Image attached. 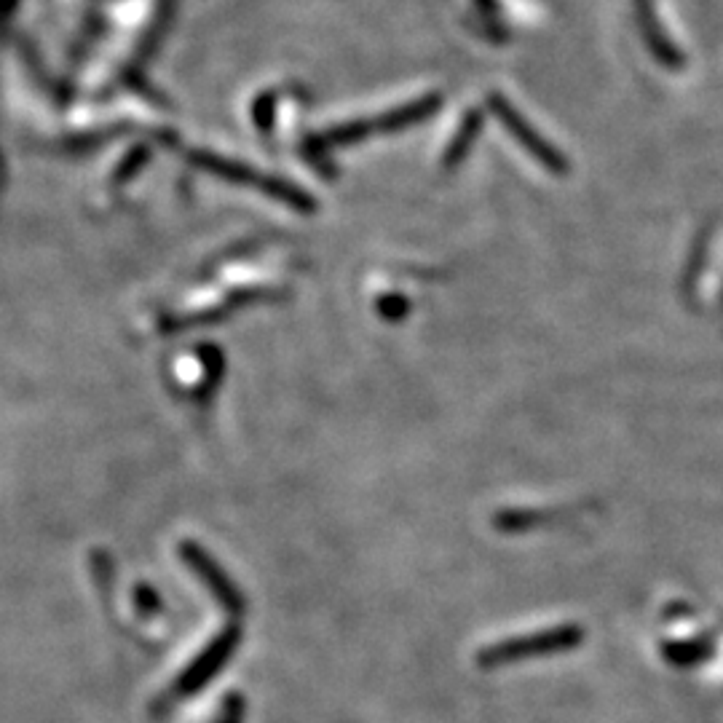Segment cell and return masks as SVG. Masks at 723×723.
I'll return each mask as SVG.
<instances>
[{"label": "cell", "mask_w": 723, "mask_h": 723, "mask_svg": "<svg viewBox=\"0 0 723 723\" xmlns=\"http://www.w3.org/2000/svg\"><path fill=\"white\" fill-rule=\"evenodd\" d=\"M191 161L196 164L199 169L209 172V175L215 177H223L228 183L233 185H250L255 191H263L266 196L271 199L282 201L287 207H292L295 212H314L316 204L314 199L308 196L306 191H300L298 185L287 183L282 177H271V175H263V172H255L252 167L247 164H239V161H231V158H223V156H215V153H207V150H196L191 153Z\"/></svg>", "instance_id": "6da1fadb"}, {"label": "cell", "mask_w": 723, "mask_h": 723, "mask_svg": "<svg viewBox=\"0 0 723 723\" xmlns=\"http://www.w3.org/2000/svg\"><path fill=\"white\" fill-rule=\"evenodd\" d=\"M180 557L191 566L193 574L204 582V587L220 600V606H223L225 611H231V614H241V611H244V598H241L239 587L223 574V568L217 566L215 560L201 549V544H196V541H183V544H180Z\"/></svg>", "instance_id": "7a4b0ae2"}, {"label": "cell", "mask_w": 723, "mask_h": 723, "mask_svg": "<svg viewBox=\"0 0 723 723\" xmlns=\"http://www.w3.org/2000/svg\"><path fill=\"white\" fill-rule=\"evenodd\" d=\"M239 635L241 630L239 627H225L220 635H217L212 643H209L207 649H204V654H201L196 662H193L188 670H185L183 675V681H180V689L183 691H193V689H199V686H204V683L212 678V675L220 670V665H223L225 659H228V654L233 651V646L239 643Z\"/></svg>", "instance_id": "3957f363"}, {"label": "cell", "mask_w": 723, "mask_h": 723, "mask_svg": "<svg viewBox=\"0 0 723 723\" xmlns=\"http://www.w3.org/2000/svg\"><path fill=\"white\" fill-rule=\"evenodd\" d=\"M488 105H491V110H496V116L501 118V124L507 126L509 132L515 134L517 140L523 142L525 148L531 150L533 156L539 158L541 164H547V167L552 169H560L563 164H560V156H555V150H549L544 142H541V137L536 132H533L531 126L525 124L523 116L517 113V110H512L507 105V100L501 97V94H491V100H488Z\"/></svg>", "instance_id": "277c9868"}, {"label": "cell", "mask_w": 723, "mask_h": 723, "mask_svg": "<svg viewBox=\"0 0 723 723\" xmlns=\"http://www.w3.org/2000/svg\"><path fill=\"white\" fill-rule=\"evenodd\" d=\"M437 108H440V94H429L424 100L413 102V105H402V108L391 110V113L381 116L375 121V129H383V132H399V129H405V126L421 124V121L432 116Z\"/></svg>", "instance_id": "5b68a950"}, {"label": "cell", "mask_w": 723, "mask_h": 723, "mask_svg": "<svg viewBox=\"0 0 723 723\" xmlns=\"http://www.w3.org/2000/svg\"><path fill=\"white\" fill-rule=\"evenodd\" d=\"M480 132V113H469V116L464 118V124H461V129L456 132V137H453V142L448 145V150H445V167H456L458 161L466 156V150L472 148V142H474V134Z\"/></svg>", "instance_id": "8992f818"}, {"label": "cell", "mask_w": 723, "mask_h": 723, "mask_svg": "<svg viewBox=\"0 0 723 723\" xmlns=\"http://www.w3.org/2000/svg\"><path fill=\"white\" fill-rule=\"evenodd\" d=\"M145 158H148V148H145V145H137V148H134L132 153L124 158V164L118 167L116 180H126V177H132L134 172L145 164Z\"/></svg>", "instance_id": "52a82bcc"}, {"label": "cell", "mask_w": 723, "mask_h": 723, "mask_svg": "<svg viewBox=\"0 0 723 723\" xmlns=\"http://www.w3.org/2000/svg\"><path fill=\"white\" fill-rule=\"evenodd\" d=\"M134 600H137V608H140L142 614H148V611H153V608L158 606L156 592H153V587H148V584H140V587H137Z\"/></svg>", "instance_id": "ba28073f"}, {"label": "cell", "mask_w": 723, "mask_h": 723, "mask_svg": "<svg viewBox=\"0 0 723 723\" xmlns=\"http://www.w3.org/2000/svg\"><path fill=\"white\" fill-rule=\"evenodd\" d=\"M271 118H274V97L266 94V97L255 105V124H260L263 129H268V126H271Z\"/></svg>", "instance_id": "9c48e42d"}, {"label": "cell", "mask_w": 723, "mask_h": 723, "mask_svg": "<svg viewBox=\"0 0 723 723\" xmlns=\"http://www.w3.org/2000/svg\"><path fill=\"white\" fill-rule=\"evenodd\" d=\"M378 308H381V316H386V319H399V314L394 311V308H399V311H408V300L386 298L378 303Z\"/></svg>", "instance_id": "30bf717a"}]
</instances>
